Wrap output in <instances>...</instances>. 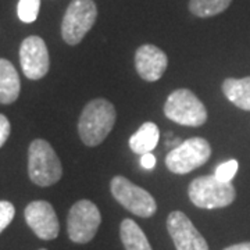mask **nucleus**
<instances>
[{"label":"nucleus","instance_id":"obj_1","mask_svg":"<svg viewBox=\"0 0 250 250\" xmlns=\"http://www.w3.org/2000/svg\"><path fill=\"white\" fill-rule=\"evenodd\" d=\"M116 108L106 99L89 102L81 113L78 134L86 146H98L111 132L116 124Z\"/></svg>","mask_w":250,"mask_h":250},{"label":"nucleus","instance_id":"obj_2","mask_svg":"<svg viewBox=\"0 0 250 250\" xmlns=\"http://www.w3.org/2000/svg\"><path fill=\"white\" fill-rule=\"evenodd\" d=\"M28 175L38 187H52L62 177V166L52 145L35 139L28 149Z\"/></svg>","mask_w":250,"mask_h":250},{"label":"nucleus","instance_id":"obj_3","mask_svg":"<svg viewBox=\"0 0 250 250\" xmlns=\"http://www.w3.org/2000/svg\"><path fill=\"white\" fill-rule=\"evenodd\" d=\"M188 195L199 208L213 210L231 205L236 197V190L231 182H223L213 174L193 179L189 184Z\"/></svg>","mask_w":250,"mask_h":250},{"label":"nucleus","instance_id":"obj_4","mask_svg":"<svg viewBox=\"0 0 250 250\" xmlns=\"http://www.w3.org/2000/svg\"><path fill=\"white\" fill-rule=\"evenodd\" d=\"M164 114L168 120L184 126H202L207 121L205 104L189 89H177L168 95Z\"/></svg>","mask_w":250,"mask_h":250},{"label":"nucleus","instance_id":"obj_5","mask_svg":"<svg viewBox=\"0 0 250 250\" xmlns=\"http://www.w3.org/2000/svg\"><path fill=\"white\" fill-rule=\"evenodd\" d=\"M98 7L93 0H72L62 22V36L65 43L78 45L93 27Z\"/></svg>","mask_w":250,"mask_h":250},{"label":"nucleus","instance_id":"obj_6","mask_svg":"<svg viewBox=\"0 0 250 250\" xmlns=\"http://www.w3.org/2000/svg\"><path fill=\"white\" fill-rule=\"evenodd\" d=\"M211 156V146L205 138H190L171 149L166 157V166L172 174L185 175L206 164Z\"/></svg>","mask_w":250,"mask_h":250},{"label":"nucleus","instance_id":"obj_7","mask_svg":"<svg viewBox=\"0 0 250 250\" xmlns=\"http://www.w3.org/2000/svg\"><path fill=\"white\" fill-rule=\"evenodd\" d=\"M111 195L120 205L132 214L149 218L157 210V203L154 197L143 188L135 185L123 175H117L110 182Z\"/></svg>","mask_w":250,"mask_h":250},{"label":"nucleus","instance_id":"obj_8","mask_svg":"<svg viewBox=\"0 0 250 250\" xmlns=\"http://www.w3.org/2000/svg\"><path fill=\"white\" fill-rule=\"evenodd\" d=\"M102 215L90 200H80L72 206L67 217V232L74 243H88L98 232Z\"/></svg>","mask_w":250,"mask_h":250},{"label":"nucleus","instance_id":"obj_9","mask_svg":"<svg viewBox=\"0 0 250 250\" xmlns=\"http://www.w3.org/2000/svg\"><path fill=\"white\" fill-rule=\"evenodd\" d=\"M20 64L28 80H41L49 72V50L41 36H28L22 41L20 46Z\"/></svg>","mask_w":250,"mask_h":250},{"label":"nucleus","instance_id":"obj_10","mask_svg":"<svg viewBox=\"0 0 250 250\" xmlns=\"http://www.w3.org/2000/svg\"><path fill=\"white\" fill-rule=\"evenodd\" d=\"M25 221L38 238L43 241H52L59 236L60 224L53 206L46 200L31 202L25 207Z\"/></svg>","mask_w":250,"mask_h":250},{"label":"nucleus","instance_id":"obj_11","mask_svg":"<svg viewBox=\"0 0 250 250\" xmlns=\"http://www.w3.org/2000/svg\"><path fill=\"white\" fill-rule=\"evenodd\" d=\"M167 228L177 250H208L202 233L182 211H172L168 215Z\"/></svg>","mask_w":250,"mask_h":250},{"label":"nucleus","instance_id":"obj_12","mask_svg":"<svg viewBox=\"0 0 250 250\" xmlns=\"http://www.w3.org/2000/svg\"><path fill=\"white\" fill-rule=\"evenodd\" d=\"M168 57L160 47L142 45L135 53V68L139 77L146 82H156L167 70Z\"/></svg>","mask_w":250,"mask_h":250},{"label":"nucleus","instance_id":"obj_13","mask_svg":"<svg viewBox=\"0 0 250 250\" xmlns=\"http://www.w3.org/2000/svg\"><path fill=\"white\" fill-rule=\"evenodd\" d=\"M21 82L11 62L6 59H0V103L11 104L20 96Z\"/></svg>","mask_w":250,"mask_h":250},{"label":"nucleus","instance_id":"obj_14","mask_svg":"<svg viewBox=\"0 0 250 250\" xmlns=\"http://www.w3.org/2000/svg\"><path fill=\"white\" fill-rule=\"evenodd\" d=\"M160 139V129L154 123H145L141 128L129 138V149L135 154L152 153Z\"/></svg>","mask_w":250,"mask_h":250},{"label":"nucleus","instance_id":"obj_15","mask_svg":"<svg viewBox=\"0 0 250 250\" xmlns=\"http://www.w3.org/2000/svg\"><path fill=\"white\" fill-rule=\"evenodd\" d=\"M223 92L236 107L250 111V77L241 80L227 78L223 82Z\"/></svg>","mask_w":250,"mask_h":250},{"label":"nucleus","instance_id":"obj_16","mask_svg":"<svg viewBox=\"0 0 250 250\" xmlns=\"http://www.w3.org/2000/svg\"><path fill=\"white\" fill-rule=\"evenodd\" d=\"M121 242L126 250H153L142 228L131 218H125L120 225Z\"/></svg>","mask_w":250,"mask_h":250},{"label":"nucleus","instance_id":"obj_17","mask_svg":"<svg viewBox=\"0 0 250 250\" xmlns=\"http://www.w3.org/2000/svg\"><path fill=\"white\" fill-rule=\"evenodd\" d=\"M231 1L232 0H190L189 10L196 17H213L228 9Z\"/></svg>","mask_w":250,"mask_h":250},{"label":"nucleus","instance_id":"obj_18","mask_svg":"<svg viewBox=\"0 0 250 250\" xmlns=\"http://www.w3.org/2000/svg\"><path fill=\"white\" fill-rule=\"evenodd\" d=\"M39 9L41 0H20L17 6L18 18L25 24L35 22L39 14Z\"/></svg>","mask_w":250,"mask_h":250},{"label":"nucleus","instance_id":"obj_19","mask_svg":"<svg viewBox=\"0 0 250 250\" xmlns=\"http://www.w3.org/2000/svg\"><path fill=\"white\" fill-rule=\"evenodd\" d=\"M239 168V164L236 160H228L225 163H221L220 166H217L214 171V177L223 182H231L233 177L236 175Z\"/></svg>","mask_w":250,"mask_h":250},{"label":"nucleus","instance_id":"obj_20","mask_svg":"<svg viewBox=\"0 0 250 250\" xmlns=\"http://www.w3.org/2000/svg\"><path fill=\"white\" fill-rule=\"evenodd\" d=\"M16 215V208L13 203L7 200H0V233L9 227Z\"/></svg>","mask_w":250,"mask_h":250},{"label":"nucleus","instance_id":"obj_21","mask_svg":"<svg viewBox=\"0 0 250 250\" xmlns=\"http://www.w3.org/2000/svg\"><path fill=\"white\" fill-rule=\"evenodd\" d=\"M10 132H11V125L9 118L4 114H0V147L9 139Z\"/></svg>","mask_w":250,"mask_h":250},{"label":"nucleus","instance_id":"obj_22","mask_svg":"<svg viewBox=\"0 0 250 250\" xmlns=\"http://www.w3.org/2000/svg\"><path fill=\"white\" fill-rule=\"evenodd\" d=\"M141 166L145 170H153L156 167V157L153 153H145L141 156Z\"/></svg>","mask_w":250,"mask_h":250},{"label":"nucleus","instance_id":"obj_23","mask_svg":"<svg viewBox=\"0 0 250 250\" xmlns=\"http://www.w3.org/2000/svg\"><path fill=\"white\" fill-rule=\"evenodd\" d=\"M224 250H250V242H243V243L232 245V246L225 248Z\"/></svg>","mask_w":250,"mask_h":250},{"label":"nucleus","instance_id":"obj_24","mask_svg":"<svg viewBox=\"0 0 250 250\" xmlns=\"http://www.w3.org/2000/svg\"><path fill=\"white\" fill-rule=\"evenodd\" d=\"M182 142H184V141H182L181 138H174V139H171V141H167L166 145H167V146H170L171 149H175V147H178L179 145H181Z\"/></svg>","mask_w":250,"mask_h":250},{"label":"nucleus","instance_id":"obj_25","mask_svg":"<svg viewBox=\"0 0 250 250\" xmlns=\"http://www.w3.org/2000/svg\"><path fill=\"white\" fill-rule=\"evenodd\" d=\"M39 250H46V249H39Z\"/></svg>","mask_w":250,"mask_h":250}]
</instances>
